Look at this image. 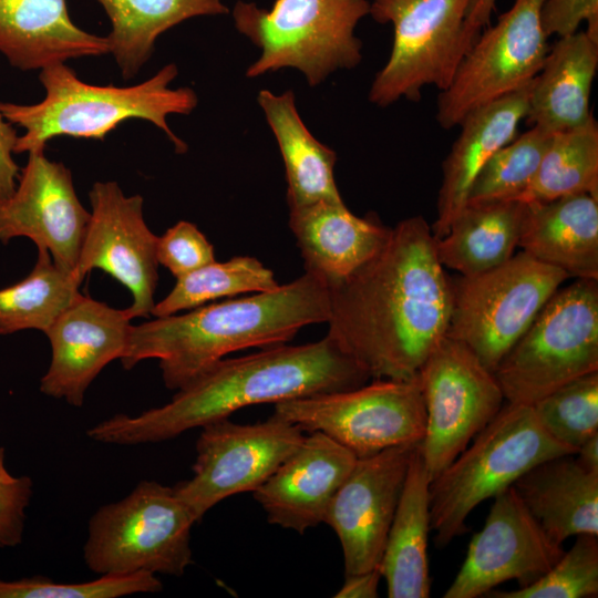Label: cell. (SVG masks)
I'll return each mask as SVG.
<instances>
[{"mask_svg":"<svg viewBox=\"0 0 598 598\" xmlns=\"http://www.w3.org/2000/svg\"><path fill=\"white\" fill-rule=\"evenodd\" d=\"M328 293L327 334L371 380L417 377L446 337L451 279L422 216L398 223L377 255Z\"/></svg>","mask_w":598,"mask_h":598,"instance_id":"6da1fadb","label":"cell"},{"mask_svg":"<svg viewBox=\"0 0 598 598\" xmlns=\"http://www.w3.org/2000/svg\"><path fill=\"white\" fill-rule=\"evenodd\" d=\"M369 380L368 372L327 334L311 343H283L224 358L177 390L166 404L138 415H113L86 435L105 444L158 443L247 406L352 390Z\"/></svg>","mask_w":598,"mask_h":598,"instance_id":"7a4b0ae2","label":"cell"},{"mask_svg":"<svg viewBox=\"0 0 598 598\" xmlns=\"http://www.w3.org/2000/svg\"><path fill=\"white\" fill-rule=\"evenodd\" d=\"M328 316L327 286L305 272L270 291L132 326L120 361L131 370L143 360L157 359L165 386L177 391L227 354L288 343L301 328L327 322Z\"/></svg>","mask_w":598,"mask_h":598,"instance_id":"3957f363","label":"cell"},{"mask_svg":"<svg viewBox=\"0 0 598 598\" xmlns=\"http://www.w3.org/2000/svg\"><path fill=\"white\" fill-rule=\"evenodd\" d=\"M178 74L176 64L161 68L150 79L130 86L90 84L82 81L66 62L40 70L43 100L34 104L0 101V112L12 125L23 128L14 154L45 148L49 141L69 136L103 141L120 124L143 120L163 131L176 153L187 151L167 124L171 114L187 115L198 99L190 87L172 89Z\"/></svg>","mask_w":598,"mask_h":598,"instance_id":"277c9868","label":"cell"},{"mask_svg":"<svg viewBox=\"0 0 598 598\" xmlns=\"http://www.w3.org/2000/svg\"><path fill=\"white\" fill-rule=\"evenodd\" d=\"M576 451L555 440L529 404H503L444 471L430 483V526L443 548L467 527L465 520L485 499L513 486L536 464Z\"/></svg>","mask_w":598,"mask_h":598,"instance_id":"5b68a950","label":"cell"},{"mask_svg":"<svg viewBox=\"0 0 598 598\" xmlns=\"http://www.w3.org/2000/svg\"><path fill=\"white\" fill-rule=\"evenodd\" d=\"M369 12V0H276L270 10L237 1L235 27L261 50L246 76L293 68L316 86L339 69L355 68L362 42L354 31Z\"/></svg>","mask_w":598,"mask_h":598,"instance_id":"8992f818","label":"cell"},{"mask_svg":"<svg viewBox=\"0 0 598 598\" xmlns=\"http://www.w3.org/2000/svg\"><path fill=\"white\" fill-rule=\"evenodd\" d=\"M194 524L174 487L141 481L128 495L91 516L83 560L97 575L148 571L181 577L193 563Z\"/></svg>","mask_w":598,"mask_h":598,"instance_id":"52a82bcc","label":"cell"},{"mask_svg":"<svg viewBox=\"0 0 598 598\" xmlns=\"http://www.w3.org/2000/svg\"><path fill=\"white\" fill-rule=\"evenodd\" d=\"M598 371V279L558 289L494 371L505 401L532 405Z\"/></svg>","mask_w":598,"mask_h":598,"instance_id":"ba28073f","label":"cell"},{"mask_svg":"<svg viewBox=\"0 0 598 598\" xmlns=\"http://www.w3.org/2000/svg\"><path fill=\"white\" fill-rule=\"evenodd\" d=\"M568 278L563 270L520 251L484 272L451 279L446 337L465 344L494 373Z\"/></svg>","mask_w":598,"mask_h":598,"instance_id":"9c48e42d","label":"cell"},{"mask_svg":"<svg viewBox=\"0 0 598 598\" xmlns=\"http://www.w3.org/2000/svg\"><path fill=\"white\" fill-rule=\"evenodd\" d=\"M274 415L305 433L321 432L357 458L421 443L426 410L421 381L372 379L362 386L278 402Z\"/></svg>","mask_w":598,"mask_h":598,"instance_id":"30bf717a","label":"cell"},{"mask_svg":"<svg viewBox=\"0 0 598 598\" xmlns=\"http://www.w3.org/2000/svg\"><path fill=\"white\" fill-rule=\"evenodd\" d=\"M471 0H372L369 14L391 23L393 43L375 75L369 100L389 106L404 97L417 102L422 89L447 87L465 54L464 23Z\"/></svg>","mask_w":598,"mask_h":598,"instance_id":"8fae6325","label":"cell"},{"mask_svg":"<svg viewBox=\"0 0 598 598\" xmlns=\"http://www.w3.org/2000/svg\"><path fill=\"white\" fill-rule=\"evenodd\" d=\"M545 0H514L494 25L484 28L437 99L436 121L457 126L474 109L525 87L549 51L540 11Z\"/></svg>","mask_w":598,"mask_h":598,"instance_id":"7c38bea8","label":"cell"},{"mask_svg":"<svg viewBox=\"0 0 598 598\" xmlns=\"http://www.w3.org/2000/svg\"><path fill=\"white\" fill-rule=\"evenodd\" d=\"M426 410L421 451L434 480L505 401L493 372L462 342L444 337L419 371Z\"/></svg>","mask_w":598,"mask_h":598,"instance_id":"4fadbf2b","label":"cell"},{"mask_svg":"<svg viewBox=\"0 0 598 598\" xmlns=\"http://www.w3.org/2000/svg\"><path fill=\"white\" fill-rule=\"evenodd\" d=\"M200 429L193 476L173 486L196 523L223 499L255 492L306 435L297 425L274 414L254 424L223 419Z\"/></svg>","mask_w":598,"mask_h":598,"instance_id":"5bb4252c","label":"cell"},{"mask_svg":"<svg viewBox=\"0 0 598 598\" xmlns=\"http://www.w3.org/2000/svg\"><path fill=\"white\" fill-rule=\"evenodd\" d=\"M74 276L82 282L102 269L132 293V318L150 317L158 282L157 236L146 225L141 195L126 196L116 182H96Z\"/></svg>","mask_w":598,"mask_h":598,"instance_id":"9a60e30c","label":"cell"},{"mask_svg":"<svg viewBox=\"0 0 598 598\" xmlns=\"http://www.w3.org/2000/svg\"><path fill=\"white\" fill-rule=\"evenodd\" d=\"M522 502L513 486L494 496L481 532L470 545L444 598H477L507 580L526 587L543 577L563 556Z\"/></svg>","mask_w":598,"mask_h":598,"instance_id":"2e32d148","label":"cell"},{"mask_svg":"<svg viewBox=\"0 0 598 598\" xmlns=\"http://www.w3.org/2000/svg\"><path fill=\"white\" fill-rule=\"evenodd\" d=\"M417 444L358 458L333 496L323 523L339 538L344 577L379 567Z\"/></svg>","mask_w":598,"mask_h":598,"instance_id":"e0dca14e","label":"cell"},{"mask_svg":"<svg viewBox=\"0 0 598 598\" xmlns=\"http://www.w3.org/2000/svg\"><path fill=\"white\" fill-rule=\"evenodd\" d=\"M90 212L81 204L71 171L49 159L44 150L28 153L14 192L0 202V241L25 237L47 250L53 262L73 272Z\"/></svg>","mask_w":598,"mask_h":598,"instance_id":"ac0fdd59","label":"cell"},{"mask_svg":"<svg viewBox=\"0 0 598 598\" xmlns=\"http://www.w3.org/2000/svg\"><path fill=\"white\" fill-rule=\"evenodd\" d=\"M132 316L89 296L74 300L47 331L51 362L40 391L81 408L90 384L126 350Z\"/></svg>","mask_w":598,"mask_h":598,"instance_id":"d6986e66","label":"cell"},{"mask_svg":"<svg viewBox=\"0 0 598 598\" xmlns=\"http://www.w3.org/2000/svg\"><path fill=\"white\" fill-rule=\"evenodd\" d=\"M357 456L321 432H308L299 447L252 496L271 525L303 534L324 522Z\"/></svg>","mask_w":598,"mask_h":598,"instance_id":"ffe728a7","label":"cell"},{"mask_svg":"<svg viewBox=\"0 0 598 598\" xmlns=\"http://www.w3.org/2000/svg\"><path fill=\"white\" fill-rule=\"evenodd\" d=\"M289 227L306 272L327 288L348 278L383 247L391 228L352 214L344 203L318 202L289 209Z\"/></svg>","mask_w":598,"mask_h":598,"instance_id":"44dd1931","label":"cell"},{"mask_svg":"<svg viewBox=\"0 0 598 598\" xmlns=\"http://www.w3.org/2000/svg\"><path fill=\"white\" fill-rule=\"evenodd\" d=\"M532 83L474 109L458 124L460 134L442 165L437 219L431 228L435 239L447 234L483 166L515 138L527 115Z\"/></svg>","mask_w":598,"mask_h":598,"instance_id":"7402d4cb","label":"cell"},{"mask_svg":"<svg viewBox=\"0 0 598 598\" xmlns=\"http://www.w3.org/2000/svg\"><path fill=\"white\" fill-rule=\"evenodd\" d=\"M109 53L106 37L78 27L66 0H0V54L21 71Z\"/></svg>","mask_w":598,"mask_h":598,"instance_id":"603a6c76","label":"cell"},{"mask_svg":"<svg viewBox=\"0 0 598 598\" xmlns=\"http://www.w3.org/2000/svg\"><path fill=\"white\" fill-rule=\"evenodd\" d=\"M518 246L569 278L598 279V198L575 194L525 203Z\"/></svg>","mask_w":598,"mask_h":598,"instance_id":"cb8c5ba5","label":"cell"},{"mask_svg":"<svg viewBox=\"0 0 598 598\" xmlns=\"http://www.w3.org/2000/svg\"><path fill=\"white\" fill-rule=\"evenodd\" d=\"M513 487L556 542L580 534L598 536V472L584 468L575 454L536 464Z\"/></svg>","mask_w":598,"mask_h":598,"instance_id":"d4e9b609","label":"cell"},{"mask_svg":"<svg viewBox=\"0 0 598 598\" xmlns=\"http://www.w3.org/2000/svg\"><path fill=\"white\" fill-rule=\"evenodd\" d=\"M597 68L598 41L586 31L559 38L532 83L527 122L549 133L585 124L592 116L589 103Z\"/></svg>","mask_w":598,"mask_h":598,"instance_id":"484cf974","label":"cell"},{"mask_svg":"<svg viewBox=\"0 0 598 598\" xmlns=\"http://www.w3.org/2000/svg\"><path fill=\"white\" fill-rule=\"evenodd\" d=\"M430 476L421 443L411 456L403 489L388 533L379 569L390 598H427L431 590L427 536Z\"/></svg>","mask_w":598,"mask_h":598,"instance_id":"4316f807","label":"cell"},{"mask_svg":"<svg viewBox=\"0 0 598 598\" xmlns=\"http://www.w3.org/2000/svg\"><path fill=\"white\" fill-rule=\"evenodd\" d=\"M258 104L277 140L286 168L289 209L318 202L344 203L334 179L336 152L303 124L292 91L261 90Z\"/></svg>","mask_w":598,"mask_h":598,"instance_id":"83f0119b","label":"cell"},{"mask_svg":"<svg viewBox=\"0 0 598 598\" xmlns=\"http://www.w3.org/2000/svg\"><path fill=\"white\" fill-rule=\"evenodd\" d=\"M525 203L496 200L467 203L447 234L436 239L443 267L472 276L507 261L518 246Z\"/></svg>","mask_w":598,"mask_h":598,"instance_id":"f1b7e54d","label":"cell"},{"mask_svg":"<svg viewBox=\"0 0 598 598\" xmlns=\"http://www.w3.org/2000/svg\"><path fill=\"white\" fill-rule=\"evenodd\" d=\"M111 24L106 35L124 80L151 59L161 34L196 17L226 14L224 0H96Z\"/></svg>","mask_w":598,"mask_h":598,"instance_id":"f546056e","label":"cell"},{"mask_svg":"<svg viewBox=\"0 0 598 598\" xmlns=\"http://www.w3.org/2000/svg\"><path fill=\"white\" fill-rule=\"evenodd\" d=\"M81 281L73 272L60 269L47 250L29 275L0 289V334L34 329L44 334L59 316L80 296Z\"/></svg>","mask_w":598,"mask_h":598,"instance_id":"4dcf8cb0","label":"cell"},{"mask_svg":"<svg viewBox=\"0 0 598 598\" xmlns=\"http://www.w3.org/2000/svg\"><path fill=\"white\" fill-rule=\"evenodd\" d=\"M575 194L598 198V124L594 115L580 126L553 133L534 179L517 200L546 202Z\"/></svg>","mask_w":598,"mask_h":598,"instance_id":"1f68e13d","label":"cell"},{"mask_svg":"<svg viewBox=\"0 0 598 598\" xmlns=\"http://www.w3.org/2000/svg\"><path fill=\"white\" fill-rule=\"evenodd\" d=\"M279 286L274 272L257 258L236 256L209 262L176 279L171 292L155 303L151 316L166 317L221 298L265 292Z\"/></svg>","mask_w":598,"mask_h":598,"instance_id":"d6a6232c","label":"cell"},{"mask_svg":"<svg viewBox=\"0 0 598 598\" xmlns=\"http://www.w3.org/2000/svg\"><path fill=\"white\" fill-rule=\"evenodd\" d=\"M551 135L532 126L499 148L475 177L466 204L517 200L534 179Z\"/></svg>","mask_w":598,"mask_h":598,"instance_id":"836d02e7","label":"cell"},{"mask_svg":"<svg viewBox=\"0 0 598 598\" xmlns=\"http://www.w3.org/2000/svg\"><path fill=\"white\" fill-rule=\"evenodd\" d=\"M532 406L544 429L577 452L598 433V371L563 384Z\"/></svg>","mask_w":598,"mask_h":598,"instance_id":"e575fe53","label":"cell"},{"mask_svg":"<svg viewBox=\"0 0 598 598\" xmlns=\"http://www.w3.org/2000/svg\"><path fill=\"white\" fill-rule=\"evenodd\" d=\"M493 598H588L598 596V536L580 534L539 579L515 590H491Z\"/></svg>","mask_w":598,"mask_h":598,"instance_id":"d590c367","label":"cell"},{"mask_svg":"<svg viewBox=\"0 0 598 598\" xmlns=\"http://www.w3.org/2000/svg\"><path fill=\"white\" fill-rule=\"evenodd\" d=\"M162 590L161 579L148 571L101 575L83 582H55L43 576L0 579V598H117Z\"/></svg>","mask_w":598,"mask_h":598,"instance_id":"8d00e7d4","label":"cell"},{"mask_svg":"<svg viewBox=\"0 0 598 598\" xmlns=\"http://www.w3.org/2000/svg\"><path fill=\"white\" fill-rule=\"evenodd\" d=\"M156 258L177 279L215 261V252L195 224L181 220L157 236Z\"/></svg>","mask_w":598,"mask_h":598,"instance_id":"74e56055","label":"cell"},{"mask_svg":"<svg viewBox=\"0 0 598 598\" xmlns=\"http://www.w3.org/2000/svg\"><path fill=\"white\" fill-rule=\"evenodd\" d=\"M540 21L545 33L570 35L586 22V33L598 41V0H545Z\"/></svg>","mask_w":598,"mask_h":598,"instance_id":"f35d334b","label":"cell"},{"mask_svg":"<svg viewBox=\"0 0 598 598\" xmlns=\"http://www.w3.org/2000/svg\"><path fill=\"white\" fill-rule=\"evenodd\" d=\"M32 495L33 483L29 476L0 484V548L14 547L22 542Z\"/></svg>","mask_w":598,"mask_h":598,"instance_id":"ab89813d","label":"cell"},{"mask_svg":"<svg viewBox=\"0 0 598 598\" xmlns=\"http://www.w3.org/2000/svg\"><path fill=\"white\" fill-rule=\"evenodd\" d=\"M18 133L0 112V202L14 192L21 168L16 163L14 147Z\"/></svg>","mask_w":598,"mask_h":598,"instance_id":"60d3db41","label":"cell"},{"mask_svg":"<svg viewBox=\"0 0 598 598\" xmlns=\"http://www.w3.org/2000/svg\"><path fill=\"white\" fill-rule=\"evenodd\" d=\"M382 578L379 567L344 577V582L336 592V598H375Z\"/></svg>","mask_w":598,"mask_h":598,"instance_id":"b9f144b4","label":"cell"},{"mask_svg":"<svg viewBox=\"0 0 598 598\" xmlns=\"http://www.w3.org/2000/svg\"><path fill=\"white\" fill-rule=\"evenodd\" d=\"M497 0H471L464 23L465 53L491 21Z\"/></svg>","mask_w":598,"mask_h":598,"instance_id":"7bdbcfd3","label":"cell"},{"mask_svg":"<svg viewBox=\"0 0 598 598\" xmlns=\"http://www.w3.org/2000/svg\"><path fill=\"white\" fill-rule=\"evenodd\" d=\"M575 457L584 468L598 472V433L578 447Z\"/></svg>","mask_w":598,"mask_h":598,"instance_id":"ee69618b","label":"cell"},{"mask_svg":"<svg viewBox=\"0 0 598 598\" xmlns=\"http://www.w3.org/2000/svg\"><path fill=\"white\" fill-rule=\"evenodd\" d=\"M16 478V476L11 475L4 464V450L3 447H0V484L3 483H10Z\"/></svg>","mask_w":598,"mask_h":598,"instance_id":"f6af8a7d","label":"cell"}]
</instances>
